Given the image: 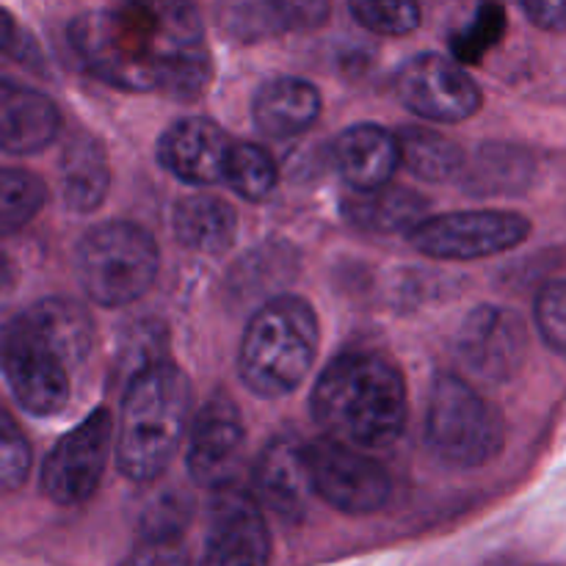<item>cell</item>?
Instances as JSON below:
<instances>
[{
  "instance_id": "obj_1",
  "label": "cell",
  "mask_w": 566,
  "mask_h": 566,
  "mask_svg": "<svg viewBox=\"0 0 566 566\" xmlns=\"http://www.w3.org/2000/svg\"><path fill=\"white\" fill-rule=\"evenodd\" d=\"M83 70L125 92L199 99L213 77L202 17L188 3H114L83 11L70 25Z\"/></svg>"
},
{
  "instance_id": "obj_2",
  "label": "cell",
  "mask_w": 566,
  "mask_h": 566,
  "mask_svg": "<svg viewBox=\"0 0 566 566\" xmlns=\"http://www.w3.org/2000/svg\"><path fill=\"white\" fill-rule=\"evenodd\" d=\"M401 368L379 352H343L318 376L310 409L329 440L348 448H390L409 420Z\"/></svg>"
},
{
  "instance_id": "obj_3",
  "label": "cell",
  "mask_w": 566,
  "mask_h": 566,
  "mask_svg": "<svg viewBox=\"0 0 566 566\" xmlns=\"http://www.w3.org/2000/svg\"><path fill=\"white\" fill-rule=\"evenodd\" d=\"M191 407V381L171 359L127 379L116 437V464L127 479L149 484L166 473L186 440Z\"/></svg>"
},
{
  "instance_id": "obj_4",
  "label": "cell",
  "mask_w": 566,
  "mask_h": 566,
  "mask_svg": "<svg viewBox=\"0 0 566 566\" xmlns=\"http://www.w3.org/2000/svg\"><path fill=\"white\" fill-rule=\"evenodd\" d=\"M318 315L302 296H274L252 315L238 354L249 392L282 398L296 390L318 357Z\"/></svg>"
},
{
  "instance_id": "obj_5",
  "label": "cell",
  "mask_w": 566,
  "mask_h": 566,
  "mask_svg": "<svg viewBox=\"0 0 566 566\" xmlns=\"http://www.w3.org/2000/svg\"><path fill=\"white\" fill-rule=\"evenodd\" d=\"M158 269V243L133 221H105L77 243V282L103 307H125L142 298L153 287Z\"/></svg>"
},
{
  "instance_id": "obj_6",
  "label": "cell",
  "mask_w": 566,
  "mask_h": 566,
  "mask_svg": "<svg viewBox=\"0 0 566 566\" xmlns=\"http://www.w3.org/2000/svg\"><path fill=\"white\" fill-rule=\"evenodd\" d=\"M503 415L462 376L442 374L426 409V446L453 468H484L503 451Z\"/></svg>"
},
{
  "instance_id": "obj_7",
  "label": "cell",
  "mask_w": 566,
  "mask_h": 566,
  "mask_svg": "<svg viewBox=\"0 0 566 566\" xmlns=\"http://www.w3.org/2000/svg\"><path fill=\"white\" fill-rule=\"evenodd\" d=\"M0 370L28 415L50 418L70 403V370L39 335L25 310L0 326Z\"/></svg>"
},
{
  "instance_id": "obj_8",
  "label": "cell",
  "mask_w": 566,
  "mask_h": 566,
  "mask_svg": "<svg viewBox=\"0 0 566 566\" xmlns=\"http://www.w3.org/2000/svg\"><path fill=\"white\" fill-rule=\"evenodd\" d=\"M302 462L313 495L324 497L337 512L374 514L390 501L387 470L357 448L321 437L302 446Z\"/></svg>"
},
{
  "instance_id": "obj_9",
  "label": "cell",
  "mask_w": 566,
  "mask_h": 566,
  "mask_svg": "<svg viewBox=\"0 0 566 566\" xmlns=\"http://www.w3.org/2000/svg\"><path fill=\"white\" fill-rule=\"evenodd\" d=\"M528 232V219L512 210H457L429 216L407 238L426 258L479 260L520 247Z\"/></svg>"
},
{
  "instance_id": "obj_10",
  "label": "cell",
  "mask_w": 566,
  "mask_h": 566,
  "mask_svg": "<svg viewBox=\"0 0 566 566\" xmlns=\"http://www.w3.org/2000/svg\"><path fill=\"white\" fill-rule=\"evenodd\" d=\"M114 446V418L97 407L86 420L66 431L48 453L39 473V484L55 506H77L97 492L108 468Z\"/></svg>"
},
{
  "instance_id": "obj_11",
  "label": "cell",
  "mask_w": 566,
  "mask_h": 566,
  "mask_svg": "<svg viewBox=\"0 0 566 566\" xmlns=\"http://www.w3.org/2000/svg\"><path fill=\"white\" fill-rule=\"evenodd\" d=\"M396 92L409 111L431 122L457 125L481 108V88L457 61L440 53L415 55L401 66Z\"/></svg>"
},
{
  "instance_id": "obj_12",
  "label": "cell",
  "mask_w": 566,
  "mask_h": 566,
  "mask_svg": "<svg viewBox=\"0 0 566 566\" xmlns=\"http://www.w3.org/2000/svg\"><path fill=\"white\" fill-rule=\"evenodd\" d=\"M457 352L470 374L490 385H503L514 379L525 363V321L509 307L481 304L464 315L457 332Z\"/></svg>"
},
{
  "instance_id": "obj_13",
  "label": "cell",
  "mask_w": 566,
  "mask_h": 566,
  "mask_svg": "<svg viewBox=\"0 0 566 566\" xmlns=\"http://www.w3.org/2000/svg\"><path fill=\"white\" fill-rule=\"evenodd\" d=\"M186 437V470L193 484L208 490L230 486L247 446L238 403L224 392L213 396L188 423Z\"/></svg>"
},
{
  "instance_id": "obj_14",
  "label": "cell",
  "mask_w": 566,
  "mask_h": 566,
  "mask_svg": "<svg viewBox=\"0 0 566 566\" xmlns=\"http://www.w3.org/2000/svg\"><path fill=\"white\" fill-rule=\"evenodd\" d=\"M269 562L271 534L254 497L232 484L216 490L202 566H269Z\"/></svg>"
},
{
  "instance_id": "obj_15",
  "label": "cell",
  "mask_w": 566,
  "mask_h": 566,
  "mask_svg": "<svg viewBox=\"0 0 566 566\" xmlns=\"http://www.w3.org/2000/svg\"><path fill=\"white\" fill-rule=\"evenodd\" d=\"M230 136L205 116H186L166 127L158 142V160L171 177L191 186H216L224 182Z\"/></svg>"
},
{
  "instance_id": "obj_16",
  "label": "cell",
  "mask_w": 566,
  "mask_h": 566,
  "mask_svg": "<svg viewBox=\"0 0 566 566\" xmlns=\"http://www.w3.org/2000/svg\"><path fill=\"white\" fill-rule=\"evenodd\" d=\"M252 484L254 492L249 495L254 497L258 506L269 509L287 523H302L310 497H313L307 470L302 462V442L291 440V437L271 440L254 462Z\"/></svg>"
},
{
  "instance_id": "obj_17",
  "label": "cell",
  "mask_w": 566,
  "mask_h": 566,
  "mask_svg": "<svg viewBox=\"0 0 566 566\" xmlns=\"http://www.w3.org/2000/svg\"><path fill=\"white\" fill-rule=\"evenodd\" d=\"M61 111L48 94L0 81V153L33 155L55 142Z\"/></svg>"
},
{
  "instance_id": "obj_18",
  "label": "cell",
  "mask_w": 566,
  "mask_h": 566,
  "mask_svg": "<svg viewBox=\"0 0 566 566\" xmlns=\"http://www.w3.org/2000/svg\"><path fill=\"white\" fill-rule=\"evenodd\" d=\"M332 160L354 193L387 186L401 166L396 133L379 125H354L332 144Z\"/></svg>"
},
{
  "instance_id": "obj_19",
  "label": "cell",
  "mask_w": 566,
  "mask_h": 566,
  "mask_svg": "<svg viewBox=\"0 0 566 566\" xmlns=\"http://www.w3.org/2000/svg\"><path fill=\"white\" fill-rule=\"evenodd\" d=\"M321 114V92L302 77H271L258 88L252 119L263 136L293 138L315 125Z\"/></svg>"
},
{
  "instance_id": "obj_20",
  "label": "cell",
  "mask_w": 566,
  "mask_h": 566,
  "mask_svg": "<svg viewBox=\"0 0 566 566\" xmlns=\"http://www.w3.org/2000/svg\"><path fill=\"white\" fill-rule=\"evenodd\" d=\"M329 17V6L318 0H271V3H230L221 9V28L232 39L276 36L285 31L318 28Z\"/></svg>"
},
{
  "instance_id": "obj_21",
  "label": "cell",
  "mask_w": 566,
  "mask_h": 566,
  "mask_svg": "<svg viewBox=\"0 0 566 566\" xmlns=\"http://www.w3.org/2000/svg\"><path fill=\"white\" fill-rule=\"evenodd\" d=\"M61 199L75 213H92L103 205L111 188V169L105 147L92 133H75L66 142L59 164Z\"/></svg>"
},
{
  "instance_id": "obj_22",
  "label": "cell",
  "mask_w": 566,
  "mask_h": 566,
  "mask_svg": "<svg viewBox=\"0 0 566 566\" xmlns=\"http://www.w3.org/2000/svg\"><path fill=\"white\" fill-rule=\"evenodd\" d=\"M171 230L186 249L199 254L230 252L238 235V213L230 202L210 193L182 197L171 213Z\"/></svg>"
},
{
  "instance_id": "obj_23",
  "label": "cell",
  "mask_w": 566,
  "mask_h": 566,
  "mask_svg": "<svg viewBox=\"0 0 566 566\" xmlns=\"http://www.w3.org/2000/svg\"><path fill=\"white\" fill-rule=\"evenodd\" d=\"M25 313L70 374L86 363L94 348V321L81 302L66 296H48L28 307Z\"/></svg>"
},
{
  "instance_id": "obj_24",
  "label": "cell",
  "mask_w": 566,
  "mask_h": 566,
  "mask_svg": "<svg viewBox=\"0 0 566 566\" xmlns=\"http://www.w3.org/2000/svg\"><path fill=\"white\" fill-rule=\"evenodd\" d=\"M343 216L348 224L365 232H412L420 221L429 219V199L403 186L376 188V191L352 193L343 202Z\"/></svg>"
},
{
  "instance_id": "obj_25",
  "label": "cell",
  "mask_w": 566,
  "mask_h": 566,
  "mask_svg": "<svg viewBox=\"0 0 566 566\" xmlns=\"http://www.w3.org/2000/svg\"><path fill=\"white\" fill-rule=\"evenodd\" d=\"M398 160L429 182H448L464 171V153L457 142L426 127H403L396 136Z\"/></svg>"
},
{
  "instance_id": "obj_26",
  "label": "cell",
  "mask_w": 566,
  "mask_h": 566,
  "mask_svg": "<svg viewBox=\"0 0 566 566\" xmlns=\"http://www.w3.org/2000/svg\"><path fill=\"white\" fill-rule=\"evenodd\" d=\"M48 202V186L39 175L0 166V238L14 235L39 216Z\"/></svg>"
},
{
  "instance_id": "obj_27",
  "label": "cell",
  "mask_w": 566,
  "mask_h": 566,
  "mask_svg": "<svg viewBox=\"0 0 566 566\" xmlns=\"http://www.w3.org/2000/svg\"><path fill=\"white\" fill-rule=\"evenodd\" d=\"M280 171L274 158L263 147L252 142H232L230 158H227L224 182L249 202H260L276 188Z\"/></svg>"
},
{
  "instance_id": "obj_28",
  "label": "cell",
  "mask_w": 566,
  "mask_h": 566,
  "mask_svg": "<svg viewBox=\"0 0 566 566\" xmlns=\"http://www.w3.org/2000/svg\"><path fill=\"white\" fill-rule=\"evenodd\" d=\"M506 33V9L495 3L479 6L473 20L451 36V53L457 64H479L486 59L495 44H501Z\"/></svg>"
},
{
  "instance_id": "obj_29",
  "label": "cell",
  "mask_w": 566,
  "mask_h": 566,
  "mask_svg": "<svg viewBox=\"0 0 566 566\" xmlns=\"http://www.w3.org/2000/svg\"><path fill=\"white\" fill-rule=\"evenodd\" d=\"M497 175L503 182V191H520L531 177V160L523 149H512L506 144H492L481 149V171H473V191L495 193Z\"/></svg>"
},
{
  "instance_id": "obj_30",
  "label": "cell",
  "mask_w": 566,
  "mask_h": 566,
  "mask_svg": "<svg viewBox=\"0 0 566 566\" xmlns=\"http://www.w3.org/2000/svg\"><path fill=\"white\" fill-rule=\"evenodd\" d=\"M193 501L180 490H169L155 497L142 514V542H180Z\"/></svg>"
},
{
  "instance_id": "obj_31",
  "label": "cell",
  "mask_w": 566,
  "mask_h": 566,
  "mask_svg": "<svg viewBox=\"0 0 566 566\" xmlns=\"http://www.w3.org/2000/svg\"><path fill=\"white\" fill-rule=\"evenodd\" d=\"M33 451L25 431L20 429L9 409L0 403V490L14 492L31 475Z\"/></svg>"
},
{
  "instance_id": "obj_32",
  "label": "cell",
  "mask_w": 566,
  "mask_h": 566,
  "mask_svg": "<svg viewBox=\"0 0 566 566\" xmlns=\"http://www.w3.org/2000/svg\"><path fill=\"white\" fill-rule=\"evenodd\" d=\"M348 11L359 25L379 33V36H407L420 25V6L412 0H392V3L354 0Z\"/></svg>"
},
{
  "instance_id": "obj_33",
  "label": "cell",
  "mask_w": 566,
  "mask_h": 566,
  "mask_svg": "<svg viewBox=\"0 0 566 566\" xmlns=\"http://www.w3.org/2000/svg\"><path fill=\"white\" fill-rule=\"evenodd\" d=\"M166 352V329L153 321H144V324L127 329V335L122 337L119 346V365L127 370V379L136 376L138 370L149 368L155 363H164Z\"/></svg>"
},
{
  "instance_id": "obj_34",
  "label": "cell",
  "mask_w": 566,
  "mask_h": 566,
  "mask_svg": "<svg viewBox=\"0 0 566 566\" xmlns=\"http://www.w3.org/2000/svg\"><path fill=\"white\" fill-rule=\"evenodd\" d=\"M536 326L542 332V340L556 354L566 348V291L562 280L547 282L536 296Z\"/></svg>"
},
{
  "instance_id": "obj_35",
  "label": "cell",
  "mask_w": 566,
  "mask_h": 566,
  "mask_svg": "<svg viewBox=\"0 0 566 566\" xmlns=\"http://www.w3.org/2000/svg\"><path fill=\"white\" fill-rule=\"evenodd\" d=\"M122 566H191L180 542H138Z\"/></svg>"
},
{
  "instance_id": "obj_36",
  "label": "cell",
  "mask_w": 566,
  "mask_h": 566,
  "mask_svg": "<svg viewBox=\"0 0 566 566\" xmlns=\"http://www.w3.org/2000/svg\"><path fill=\"white\" fill-rule=\"evenodd\" d=\"M525 17L545 31H564V6L562 3H525Z\"/></svg>"
},
{
  "instance_id": "obj_37",
  "label": "cell",
  "mask_w": 566,
  "mask_h": 566,
  "mask_svg": "<svg viewBox=\"0 0 566 566\" xmlns=\"http://www.w3.org/2000/svg\"><path fill=\"white\" fill-rule=\"evenodd\" d=\"M11 39H14V17L6 9H0V53L9 48Z\"/></svg>"
},
{
  "instance_id": "obj_38",
  "label": "cell",
  "mask_w": 566,
  "mask_h": 566,
  "mask_svg": "<svg viewBox=\"0 0 566 566\" xmlns=\"http://www.w3.org/2000/svg\"><path fill=\"white\" fill-rule=\"evenodd\" d=\"M11 282V260L6 258V254H0V293L9 287Z\"/></svg>"
},
{
  "instance_id": "obj_39",
  "label": "cell",
  "mask_w": 566,
  "mask_h": 566,
  "mask_svg": "<svg viewBox=\"0 0 566 566\" xmlns=\"http://www.w3.org/2000/svg\"><path fill=\"white\" fill-rule=\"evenodd\" d=\"M497 566H506V564H497Z\"/></svg>"
}]
</instances>
